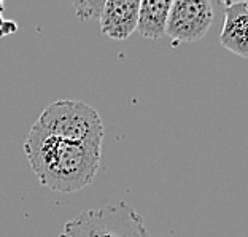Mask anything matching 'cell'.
I'll list each match as a JSON object with an SVG mask.
<instances>
[{"label":"cell","mask_w":248,"mask_h":237,"mask_svg":"<svg viewBox=\"0 0 248 237\" xmlns=\"http://www.w3.org/2000/svg\"><path fill=\"white\" fill-rule=\"evenodd\" d=\"M100 151L49 135L33 124L24 140V155L40 185L58 193H77L97 175Z\"/></svg>","instance_id":"obj_1"},{"label":"cell","mask_w":248,"mask_h":237,"mask_svg":"<svg viewBox=\"0 0 248 237\" xmlns=\"http://www.w3.org/2000/svg\"><path fill=\"white\" fill-rule=\"evenodd\" d=\"M35 124L58 139L102 150V120L91 105L81 100H56L42 111Z\"/></svg>","instance_id":"obj_2"},{"label":"cell","mask_w":248,"mask_h":237,"mask_svg":"<svg viewBox=\"0 0 248 237\" xmlns=\"http://www.w3.org/2000/svg\"><path fill=\"white\" fill-rule=\"evenodd\" d=\"M59 237H151V234L137 210L126 202H116L78 213L64 224Z\"/></svg>","instance_id":"obj_3"},{"label":"cell","mask_w":248,"mask_h":237,"mask_svg":"<svg viewBox=\"0 0 248 237\" xmlns=\"http://www.w3.org/2000/svg\"><path fill=\"white\" fill-rule=\"evenodd\" d=\"M213 15L208 0H175L169 10L166 35L175 42H199L210 29Z\"/></svg>","instance_id":"obj_4"},{"label":"cell","mask_w":248,"mask_h":237,"mask_svg":"<svg viewBox=\"0 0 248 237\" xmlns=\"http://www.w3.org/2000/svg\"><path fill=\"white\" fill-rule=\"evenodd\" d=\"M140 0H107L100 11V32L111 40H126L137 29Z\"/></svg>","instance_id":"obj_5"},{"label":"cell","mask_w":248,"mask_h":237,"mask_svg":"<svg viewBox=\"0 0 248 237\" xmlns=\"http://www.w3.org/2000/svg\"><path fill=\"white\" fill-rule=\"evenodd\" d=\"M248 2H226L224 3V22L219 33V43L228 51L248 58Z\"/></svg>","instance_id":"obj_6"},{"label":"cell","mask_w":248,"mask_h":237,"mask_svg":"<svg viewBox=\"0 0 248 237\" xmlns=\"http://www.w3.org/2000/svg\"><path fill=\"white\" fill-rule=\"evenodd\" d=\"M169 0H142L139 7L137 31L143 38L159 40L166 35L167 16L170 10Z\"/></svg>","instance_id":"obj_7"},{"label":"cell","mask_w":248,"mask_h":237,"mask_svg":"<svg viewBox=\"0 0 248 237\" xmlns=\"http://www.w3.org/2000/svg\"><path fill=\"white\" fill-rule=\"evenodd\" d=\"M73 8L80 21H89L100 16V11L104 8V2H73Z\"/></svg>","instance_id":"obj_8"},{"label":"cell","mask_w":248,"mask_h":237,"mask_svg":"<svg viewBox=\"0 0 248 237\" xmlns=\"http://www.w3.org/2000/svg\"><path fill=\"white\" fill-rule=\"evenodd\" d=\"M18 31V26H16V22L13 21H5L2 26H0V37H5L8 35V33H13Z\"/></svg>","instance_id":"obj_9"},{"label":"cell","mask_w":248,"mask_h":237,"mask_svg":"<svg viewBox=\"0 0 248 237\" xmlns=\"http://www.w3.org/2000/svg\"><path fill=\"white\" fill-rule=\"evenodd\" d=\"M2 10H3V3H2V2H0V26H2V24H3V22H5V19H3V16H2Z\"/></svg>","instance_id":"obj_10"}]
</instances>
